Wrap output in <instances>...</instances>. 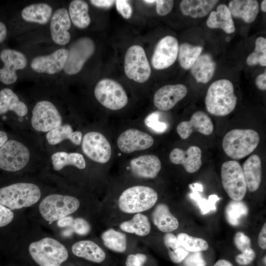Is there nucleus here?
Segmentation results:
<instances>
[{
	"label": "nucleus",
	"mask_w": 266,
	"mask_h": 266,
	"mask_svg": "<svg viewBox=\"0 0 266 266\" xmlns=\"http://www.w3.org/2000/svg\"><path fill=\"white\" fill-rule=\"evenodd\" d=\"M68 56V49L60 48L47 55L33 58L32 69L38 73L54 74L64 69Z\"/></svg>",
	"instance_id": "dca6fc26"
},
{
	"label": "nucleus",
	"mask_w": 266,
	"mask_h": 266,
	"mask_svg": "<svg viewBox=\"0 0 266 266\" xmlns=\"http://www.w3.org/2000/svg\"><path fill=\"white\" fill-rule=\"evenodd\" d=\"M232 16L241 18L248 23L253 22L259 10L258 1L255 0H233L229 3Z\"/></svg>",
	"instance_id": "393cba45"
},
{
	"label": "nucleus",
	"mask_w": 266,
	"mask_h": 266,
	"mask_svg": "<svg viewBox=\"0 0 266 266\" xmlns=\"http://www.w3.org/2000/svg\"><path fill=\"white\" fill-rule=\"evenodd\" d=\"M53 15V9L47 3H33L24 7L21 11L22 19L28 22L40 25L47 24Z\"/></svg>",
	"instance_id": "a878e982"
},
{
	"label": "nucleus",
	"mask_w": 266,
	"mask_h": 266,
	"mask_svg": "<svg viewBox=\"0 0 266 266\" xmlns=\"http://www.w3.org/2000/svg\"><path fill=\"white\" fill-rule=\"evenodd\" d=\"M13 218L14 214L12 211L0 204V227L5 226L10 223Z\"/></svg>",
	"instance_id": "3c124183"
},
{
	"label": "nucleus",
	"mask_w": 266,
	"mask_h": 266,
	"mask_svg": "<svg viewBox=\"0 0 266 266\" xmlns=\"http://www.w3.org/2000/svg\"><path fill=\"white\" fill-rule=\"evenodd\" d=\"M29 253L40 266H60L68 258V252L58 240L45 237L31 243Z\"/></svg>",
	"instance_id": "20e7f679"
},
{
	"label": "nucleus",
	"mask_w": 266,
	"mask_h": 266,
	"mask_svg": "<svg viewBox=\"0 0 266 266\" xmlns=\"http://www.w3.org/2000/svg\"><path fill=\"white\" fill-rule=\"evenodd\" d=\"M184 266H206L205 260L201 252H191L183 260Z\"/></svg>",
	"instance_id": "a18cd8bd"
},
{
	"label": "nucleus",
	"mask_w": 266,
	"mask_h": 266,
	"mask_svg": "<svg viewBox=\"0 0 266 266\" xmlns=\"http://www.w3.org/2000/svg\"><path fill=\"white\" fill-rule=\"evenodd\" d=\"M62 121V117L58 110L49 101H39L33 109L32 125L37 131L49 132L61 126Z\"/></svg>",
	"instance_id": "f8f14e48"
},
{
	"label": "nucleus",
	"mask_w": 266,
	"mask_h": 266,
	"mask_svg": "<svg viewBox=\"0 0 266 266\" xmlns=\"http://www.w3.org/2000/svg\"><path fill=\"white\" fill-rule=\"evenodd\" d=\"M205 102L208 112L214 115L224 116L231 113L237 103L233 83L225 79L213 82L208 89Z\"/></svg>",
	"instance_id": "f257e3e1"
},
{
	"label": "nucleus",
	"mask_w": 266,
	"mask_h": 266,
	"mask_svg": "<svg viewBox=\"0 0 266 266\" xmlns=\"http://www.w3.org/2000/svg\"><path fill=\"white\" fill-rule=\"evenodd\" d=\"M73 220L71 217H65L58 220V225L60 227L70 226Z\"/></svg>",
	"instance_id": "4d7b16f0"
},
{
	"label": "nucleus",
	"mask_w": 266,
	"mask_h": 266,
	"mask_svg": "<svg viewBox=\"0 0 266 266\" xmlns=\"http://www.w3.org/2000/svg\"><path fill=\"white\" fill-rule=\"evenodd\" d=\"M257 87L261 90H266V72L259 75L256 79Z\"/></svg>",
	"instance_id": "6e6d98bb"
},
{
	"label": "nucleus",
	"mask_w": 266,
	"mask_h": 266,
	"mask_svg": "<svg viewBox=\"0 0 266 266\" xmlns=\"http://www.w3.org/2000/svg\"><path fill=\"white\" fill-rule=\"evenodd\" d=\"M242 170L247 189L251 192L257 190L262 179V163L259 156L256 154L250 156L243 163Z\"/></svg>",
	"instance_id": "5701e85b"
},
{
	"label": "nucleus",
	"mask_w": 266,
	"mask_h": 266,
	"mask_svg": "<svg viewBox=\"0 0 266 266\" xmlns=\"http://www.w3.org/2000/svg\"><path fill=\"white\" fill-rule=\"evenodd\" d=\"M176 38L166 36L157 43L151 59L152 65L156 69H163L171 66L175 61L178 52Z\"/></svg>",
	"instance_id": "2eb2a0df"
},
{
	"label": "nucleus",
	"mask_w": 266,
	"mask_h": 266,
	"mask_svg": "<svg viewBox=\"0 0 266 266\" xmlns=\"http://www.w3.org/2000/svg\"><path fill=\"white\" fill-rule=\"evenodd\" d=\"M233 241L236 248L241 252L251 248V239L241 232H238L235 234Z\"/></svg>",
	"instance_id": "c03bdc74"
},
{
	"label": "nucleus",
	"mask_w": 266,
	"mask_h": 266,
	"mask_svg": "<svg viewBox=\"0 0 266 266\" xmlns=\"http://www.w3.org/2000/svg\"><path fill=\"white\" fill-rule=\"evenodd\" d=\"M0 59L3 64L0 68V81L6 85L13 84L18 79L16 71L27 66L26 56L16 50L6 48L0 52Z\"/></svg>",
	"instance_id": "4468645a"
},
{
	"label": "nucleus",
	"mask_w": 266,
	"mask_h": 266,
	"mask_svg": "<svg viewBox=\"0 0 266 266\" xmlns=\"http://www.w3.org/2000/svg\"><path fill=\"white\" fill-rule=\"evenodd\" d=\"M159 112H153L146 116L144 120L145 125L156 132L163 133L167 128V125L159 121Z\"/></svg>",
	"instance_id": "37998d69"
},
{
	"label": "nucleus",
	"mask_w": 266,
	"mask_h": 266,
	"mask_svg": "<svg viewBox=\"0 0 266 266\" xmlns=\"http://www.w3.org/2000/svg\"><path fill=\"white\" fill-rule=\"evenodd\" d=\"M104 245L116 252L123 253L127 248V238L124 233L109 229L101 234Z\"/></svg>",
	"instance_id": "e433bc0d"
},
{
	"label": "nucleus",
	"mask_w": 266,
	"mask_h": 266,
	"mask_svg": "<svg viewBox=\"0 0 266 266\" xmlns=\"http://www.w3.org/2000/svg\"><path fill=\"white\" fill-rule=\"evenodd\" d=\"M164 242L168 249L170 260L174 263L183 261L189 254L179 242L177 237L171 233H167L164 236Z\"/></svg>",
	"instance_id": "ea45409f"
},
{
	"label": "nucleus",
	"mask_w": 266,
	"mask_h": 266,
	"mask_svg": "<svg viewBox=\"0 0 266 266\" xmlns=\"http://www.w3.org/2000/svg\"><path fill=\"white\" fill-rule=\"evenodd\" d=\"M221 177L223 188L228 196L233 200H242L247 189L239 163L236 161L224 163L221 166Z\"/></svg>",
	"instance_id": "0eeeda50"
},
{
	"label": "nucleus",
	"mask_w": 266,
	"mask_h": 266,
	"mask_svg": "<svg viewBox=\"0 0 266 266\" xmlns=\"http://www.w3.org/2000/svg\"><path fill=\"white\" fill-rule=\"evenodd\" d=\"M7 30L6 25L0 21V43L2 42L6 38Z\"/></svg>",
	"instance_id": "13d9d810"
},
{
	"label": "nucleus",
	"mask_w": 266,
	"mask_h": 266,
	"mask_svg": "<svg viewBox=\"0 0 266 266\" xmlns=\"http://www.w3.org/2000/svg\"><path fill=\"white\" fill-rule=\"evenodd\" d=\"M158 200L157 192L152 188L135 186L125 190L118 200L120 209L126 213H138L152 208Z\"/></svg>",
	"instance_id": "39448f33"
},
{
	"label": "nucleus",
	"mask_w": 266,
	"mask_h": 266,
	"mask_svg": "<svg viewBox=\"0 0 266 266\" xmlns=\"http://www.w3.org/2000/svg\"><path fill=\"white\" fill-rule=\"evenodd\" d=\"M73 231L80 235L88 234L91 230V227L88 222L81 218L73 219L70 226Z\"/></svg>",
	"instance_id": "49530a36"
},
{
	"label": "nucleus",
	"mask_w": 266,
	"mask_h": 266,
	"mask_svg": "<svg viewBox=\"0 0 266 266\" xmlns=\"http://www.w3.org/2000/svg\"><path fill=\"white\" fill-rule=\"evenodd\" d=\"M120 227L124 232L143 236L149 233L151 224L146 215L138 213L131 220L122 222Z\"/></svg>",
	"instance_id": "f704fd0d"
},
{
	"label": "nucleus",
	"mask_w": 266,
	"mask_h": 266,
	"mask_svg": "<svg viewBox=\"0 0 266 266\" xmlns=\"http://www.w3.org/2000/svg\"><path fill=\"white\" fill-rule=\"evenodd\" d=\"M130 167L135 176L153 179L160 171L161 163L156 155H144L132 159L130 162Z\"/></svg>",
	"instance_id": "4be33fe9"
},
{
	"label": "nucleus",
	"mask_w": 266,
	"mask_h": 266,
	"mask_svg": "<svg viewBox=\"0 0 266 266\" xmlns=\"http://www.w3.org/2000/svg\"><path fill=\"white\" fill-rule=\"evenodd\" d=\"M213 131V125L210 118L202 111L194 113L189 121L180 122L176 128L177 133L183 139L188 138L194 131L208 135Z\"/></svg>",
	"instance_id": "aec40b11"
},
{
	"label": "nucleus",
	"mask_w": 266,
	"mask_h": 266,
	"mask_svg": "<svg viewBox=\"0 0 266 266\" xmlns=\"http://www.w3.org/2000/svg\"><path fill=\"white\" fill-rule=\"evenodd\" d=\"M154 224L161 232L170 233L176 230L179 226L177 219L170 212L168 206L159 203L155 208L152 213Z\"/></svg>",
	"instance_id": "bb28decb"
},
{
	"label": "nucleus",
	"mask_w": 266,
	"mask_h": 266,
	"mask_svg": "<svg viewBox=\"0 0 266 266\" xmlns=\"http://www.w3.org/2000/svg\"><path fill=\"white\" fill-rule=\"evenodd\" d=\"M216 64L208 54L200 55L191 68L192 74L198 83H206L212 78Z\"/></svg>",
	"instance_id": "c85d7f7f"
},
{
	"label": "nucleus",
	"mask_w": 266,
	"mask_h": 266,
	"mask_svg": "<svg viewBox=\"0 0 266 266\" xmlns=\"http://www.w3.org/2000/svg\"><path fill=\"white\" fill-rule=\"evenodd\" d=\"M8 136L6 133L0 131V148L7 141Z\"/></svg>",
	"instance_id": "052dcab7"
},
{
	"label": "nucleus",
	"mask_w": 266,
	"mask_h": 266,
	"mask_svg": "<svg viewBox=\"0 0 266 266\" xmlns=\"http://www.w3.org/2000/svg\"><path fill=\"white\" fill-rule=\"evenodd\" d=\"M180 244L190 252L206 251L209 245L204 239L188 235L186 233H180L177 236Z\"/></svg>",
	"instance_id": "a19ab883"
},
{
	"label": "nucleus",
	"mask_w": 266,
	"mask_h": 266,
	"mask_svg": "<svg viewBox=\"0 0 266 266\" xmlns=\"http://www.w3.org/2000/svg\"><path fill=\"white\" fill-rule=\"evenodd\" d=\"M258 243L262 249H266V223L263 225L258 235Z\"/></svg>",
	"instance_id": "864d4df0"
},
{
	"label": "nucleus",
	"mask_w": 266,
	"mask_h": 266,
	"mask_svg": "<svg viewBox=\"0 0 266 266\" xmlns=\"http://www.w3.org/2000/svg\"><path fill=\"white\" fill-rule=\"evenodd\" d=\"M249 66L259 64L262 66H266V39L263 37H258L255 41V48L246 59Z\"/></svg>",
	"instance_id": "79ce46f5"
},
{
	"label": "nucleus",
	"mask_w": 266,
	"mask_h": 266,
	"mask_svg": "<svg viewBox=\"0 0 266 266\" xmlns=\"http://www.w3.org/2000/svg\"><path fill=\"white\" fill-rule=\"evenodd\" d=\"M46 138L51 145L57 144L66 139H69L74 144L79 145L82 134L80 131H73L70 125L65 124L48 132Z\"/></svg>",
	"instance_id": "473e14b6"
},
{
	"label": "nucleus",
	"mask_w": 266,
	"mask_h": 266,
	"mask_svg": "<svg viewBox=\"0 0 266 266\" xmlns=\"http://www.w3.org/2000/svg\"><path fill=\"white\" fill-rule=\"evenodd\" d=\"M68 12L71 22L76 28L84 29L90 25L89 5L85 1L72 0L69 5Z\"/></svg>",
	"instance_id": "2f4dec72"
},
{
	"label": "nucleus",
	"mask_w": 266,
	"mask_h": 266,
	"mask_svg": "<svg viewBox=\"0 0 266 266\" xmlns=\"http://www.w3.org/2000/svg\"><path fill=\"white\" fill-rule=\"evenodd\" d=\"M53 168L55 170L62 169L66 166H73L79 169L86 167V162L83 155L78 153H68L66 152H58L51 157Z\"/></svg>",
	"instance_id": "72a5a7b5"
},
{
	"label": "nucleus",
	"mask_w": 266,
	"mask_h": 266,
	"mask_svg": "<svg viewBox=\"0 0 266 266\" xmlns=\"http://www.w3.org/2000/svg\"><path fill=\"white\" fill-rule=\"evenodd\" d=\"M83 153L91 160L99 163H106L111 156V145L102 133L97 132L87 133L82 143Z\"/></svg>",
	"instance_id": "ddd939ff"
},
{
	"label": "nucleus",
	"mask_w": 266,
	"mask_h": 266,
	"mask_svg": "<svg viewBox=\"0 0 266 266\" xmlns=\"http://www.w3.org/2000/svg\"><path fill=\"white\" fill-rule=\"evenodd\" d=\"M169 157L171 163L182 165L189 173L197 171L202 164L201 150L196 146H191L185 151L174 148L170 152Z\"/></svg>",
	"instance_id": "412c9836"
},
{
	"label": "nucleus",
	"mask_w": 266,
	"mask_h": 266,
	"mask_svg": "<svg viewBox=\"0 0 266 266\" xmlns=\"http://www.w3.org/2000/svg\"><path fill=\"white\" fill-rule=\"evenodd\" d=\"M207 26L212 29H221L228 33H233L235 28L228 6L219 4L216 11H212L207 21Z\"/></svg>",
	"instance_id": "b1692460"
},
{
	"label": "nucleus",
	"mask_w": 266,
	"mask_h": 266,
	"mask_svg": "<svg viewBox=\"0 0 266 266\" xmlns=\"http://www.w3.org/2000/svg\"><path fill=\"white\" fill-rule=\"evenodd\" d=\"M124 71L129 79L138 83H144L149 78L151 67L144 50L140 45H132L126 51Z\"/></svg>",
	"instance_id": "1a4fd4ad"
},
{
	"label": "nucleus",
	"mask_w": 266,
	"mask_h": 266,
	"mask_svg": "<svg viewBox=\"0 0 266 266\" xmlns=\"http://www.w3.org/2000/svg\"><path fill=\"white\" fill-rule=\"evenodd\" d=\"M259 142L260 135L256 131L252 129H233L224 136L222 147L228 156L238 160L253 152Z\"/></svg>",
	"instance_id": "f03ea898"
},
{
	"label": "nucleus",
	"mask_w": 266,
	"mask_h": 266,
	"mask_svg": "<svg viewBox=\"0 0 266 266\" xmlns=\"http://www.w3.org/2000/svg\"><path fill=\"white\" fill-rule=\"evenodd\" d=\"M213 266H233L229 261L225 259H220L218 260Z\"/></svg>",
	"instance_id": "bf43d9fd"
},
{
	"label": "nucleus",
	"mask_w": 266,
	"mask_h": 266,
	"mask_svg": "<svg viewBox=\"0 0 266 266\" xmlns=\"http://www.w3.org/2000/svg\"><path fill=\"white\" fill-rule=\"evenodd\" d=\"M189 187L192 190L190 197L197 202L202 214H205L211 210H216L215 203L220 200L218 196L211 195L206 200L201 198L199 193L203 191L201 184L196 183L189 185Z\"/></svg>",
	"instance_id": "4c0bfd02"
},
{
	"label": "nucleus",
	"mask_w": 266,
	"mask_h": 266,
	"mask_svg": "<svg viewBox=\"0 0 266 266\" xmlns=\"http://www.w3.org/2000/svg\"><path fill=\"white\" fill-rule=\"evenodd\" d=\"M147 257L143 254L129 255L126 261V266H142L146 261Z\"/></svg>",
	"instance_id": "603ef678"
},
{
	"label": "nucleus",
	"mask_w": 266,
	"mask_h": 266,
	"mask_svg": "<svg viewBox=\"0 0 266 266\" xmlns=\"http://www.w3.org/2000/svg\"><path fill=\"white\" fill-rule=\"evenodd\" d=\"M39 188L28 183H18L0 189V204L10 210L30 206L38 201Z\"/></svg>",
	"instance_id": "7ed1b4c3"
},
{
	"label": "nucleus",
	"mask_w": 266,
	"mask_h": 266,
	"mask_svg": "<svg viewBox=\"0 0 266 266\" xmlns=\"http://www.w3.org/2000/svg\"><path fill=\"white\" fill-rule=\"evenodd\" d=\"M117 11L126 19L131 18L133 14V9L129 1L117 0L115 1Z\"/></svg>",
	"instance_id": "09e8293b"
},
{
	"label": "nucleus",
	"mask_w": 266,
	"mask_h": 266,
	"mask_svg": "<svg viewBox=\"0 0 266 266\" xmlns=\"http://www.w3.org/2000/svg\"><path fill=\"white\" fill-rule=\"evenodd\" d=\"M71 24L66 8L61 7L54 12L51 18L50 30L51 38L56 44L64 45L70 41L71 37L68 31Z\"/></svg>",
	"instance_id": "6ab92c4d"
},
{
	"label": "nucleus",
	"mask_w": 266,
	"mask_h": 266,
	"mask_svg": "<svg viewBox=\"0 0 266 266\" xmlns=\"http://www.w3.org/2000/svg\"><path fill=\"white\" fill-rule=\"evenodd\" d=\"M117 146L124 153L147 149L154 143L153 137L145 132L130 129L123 132L117 139Z\"/></svg>",
	"instance_id": "f3484780"
},
{
	"label": "nucleus",
	"mask_w": 266,
	"mask_h": 266,
	"mask_svg": "<svg viewBox=\"0 0 266 266\" xmlns=\"http://www.w3.org/2000/svg\"><path fill=\"white\" fill-rule=\"evenodd\" d=\"M71 250L75 256L94 263H101L106 257L101 248L91 240L78 241L73 244Z\"/></svg>",
	"instance_id": "cd10ccee"
},
{
	"label": "nucleus",
	"mask_w": 266,
	"mask_h": 266,
	"mask_svg": "<svg viewBox=\"0 0 266 266\" xmlns=\"http://www.w3.org/2000/svg\"><path fill=\"white\" fill-rule=\"evenodd\" d=\"M14 111L18 116L23 117L28 112L26 104L19 100L17 95L10 89L4 88L0 91V114L8 111Z\"/></svg>",
	"instance_id": "c756f323"
},
{
	"label": "nucleus",
	"mask_w": 266,
	"mask_h": 266,
	"mask_svg": "<svg viewBox=\"0 0 266 266\" xmlns=\"http://www.w3.org/2000/svg\"><path fill=\"white\" fill-rule=\"evenodd\" d=\"M261 9L263 11L266 12V0H263L261 3Z\"/></svg>",
	"instance_id": "680f3d73"
},
{
	"label": "nucleus",
	"mask_w": 266,
	"mask_h": 266,
	"mask_svg": "<svg viewBox=\"0 0 266 266\" xmlns=\"http://www.w3.org/2000/svg\"><path fill=\"white\" fill-rule=\"evenodd\" d=\"M94 94L97 100L103 106L112 110L125 107L128 98L122 86L116 81L104 78L97 84Z\"/></svg>",
	"instance_id": "6e6552de"
},
{
	"label": "nucleus",
	"mask_w": 266,
	"mask_h": 266,
	"mask_svg": "<svg viewBox=\"0 0 266 266\" xmlns=\"http://www.w3.org/2000/svg\"><path fill=\"white\" fill-rule=\"evenodd\" d=\"M218 2L216 0H183L180 8L185 15L200 18L207 15Z\"/></svg>",
	"instance_id": "7c9ffc66"
},
{
	"label": "nucleus",
	"mask_w": 266,
	"mask_h": 266,
	"mask_svg": "<svg viewBox=\"0 0 266 266\" xmlns=\"http://www.w3.org/2000/svg\"><path fill=\"white\" fill-rule=\"evenodd\" d=\"M30 152L22 143L15 140L7 141L0 148V168L14 172L24 168L29 162Z\"/></svg>",
	"instance_id": "9d476101"
},
{
	"label": "nucleus",
	"mask_w": 266,
	"mask_h": 266,
	"mask_svg": "<svg viewBox=\"0 0 266 266\" xmlns=\"http://www.w3.org/2000/svg\"><path fill=\"white\" fill-rule=\"evenodd\" d=\"M202 48L194 46L188 43H183L178 48V60L181 66L186 69L191 68L200 55Z\"/></svg>",
	"instance_id": "58836bf2"
},
{
	"label": "nucleus",
	"mask_w": 266,
	"mask_h": 266,
	"mask_svg": "<svg viewBox=\"0 0 266 266\" xmlns=\"http://www.w3.org/2000/svg\"><path fill=\"white\" fill-rule=\"evenodd\" d=\"M229 39H230V37H227V38H226V40L227 41H229Z\"/></svg>",
	"instance_id": "e2e57ef3"
},
{
	"label": "nucleus",
	"mask_w": 266,
	"mask_h": 266,
	"mask_svg": "<svg viewBox=\"0 0 266 266\" xmlns=\"http://www.w3.org/2000/svg\"><path fill=\"white\" fill-rule=\"evenodd\" d=\"M248 207L242 200H232L229 202L225 210V218L232 226H237L248 214Z\"/></svg>",
	"instance_id": "c9c22d12"
},
{
	"label": "nucleus",
	"mask_w": 266,
	"mask_h": 266,
	"mask_svg": "<svg viewBox=\"0 0 266 266\" xmlns=\"http://www.w3.org/2000/svg\"><path fill=\"white\" fill-rule=\"evenodd\" d=\"M95 50L93 40L88 37L78 39L68 50L67 58L64 68L69 75L78 73L85 63L92 57Z\"/></svg>",
	"instance_id": "9b49d317"
},
{
	"label": "nucleus",
	"mask_w": 266,
	"mask_h": 266,
	"mask_svg": "<svg viewBox=\"0 0 266 266\" xmlns=\"http://www.w3.org/2000/svg\"><path fill=\"white\" fill-rule=\"evenodd\" d=\"M187 93V89L183 84L166 85L156 92L153 103L159 110L167 111L172 108Z\"/></svg>",
	"instance_id": "a211bd4d"
},
{
	"label": "nucleus",
	"mask_w": 266,
	"mask_h": 266,
	"mask_svg": "<svg viewBox=\"0 0 266 266\" xmlns=\"http://www.w3.org/2000/svg\"><path fill=\"white\" fill-rule=\"evenodd\" d=\"M79 205V200L74 197L52 194L46 197L40 202L39 210L42 217L51 223L74 213Z\"/></svg>",
	"instance_id": "423d86ee"
},
{
	"label": "nucleus",
	"mask_w": 266,
	"mask_h": 266,
	"mask_svg": "<svg viewBox=\"0 0 266 266\" xmlns=\"http://www.w3.org/2000/svg\"><path fill=\"white\" fill-rule=\"evenodd\" d=\"M156 4V11L158 15L165 16L168 14L173 6V1L170 0H154Z\"/></svg>",
	"instance_id": "8fccbe9b"
},
{
	"label": "nucleus",
	"mask_w": 266,
	"mask_h": 266,
	"mask_svg": "<svg viewBox=\"0 0 266 266\" xmlns=\"http://www.w3.org/2000/svg\"><path fill=\"white\" fill-rule=\"evenodd\" d=\"M256 257L255 251L251 248L236 256V262L241 266H247L251 264Z\"/></svg>",
	"instance_id": "de8ad7c7"
},
{
	"label": "nucleus",
	"mask_w": 266,
	"mask_h": 266,
	"mask_svg": "<svg viewBox=\"0 0 266 266\" xmlns=\"http://www.w3.org/2000/svg\"><path fill=\"white\" fill-rule=\"evenodd\" d=\"M90 2L98 7L109 8L113 5L115 1L110 0H91Z\"/></svg>",
	"instance_id": "5fc2aeb1"
}]
</instances>
